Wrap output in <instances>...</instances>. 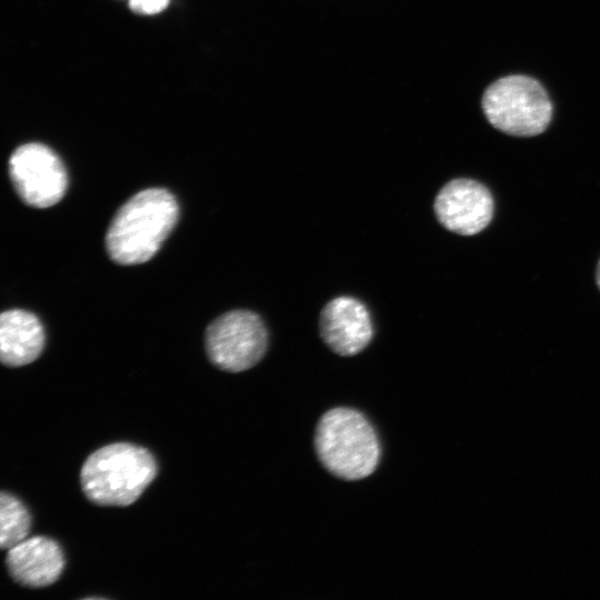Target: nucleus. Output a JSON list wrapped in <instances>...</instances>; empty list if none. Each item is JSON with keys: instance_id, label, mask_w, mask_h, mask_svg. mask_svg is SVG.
Listing matches in <instances>:
<instances>
[{"instance_id": "obj_2", "label": "nucleus", "mask_w": 600, "mask_h": 600, "mask_svg": "<svg viewBox=\"0 0 600 600\" xmlns=\"http://www.w3.org/2000/svg\"><path fill=\"white\" fill-rule=\"evenodd\" d=\"M158 472L146 448L128 442L104 446L84 461L80 481L86 497L102 507H126L139 499Z\"/></svg>"}, {"instance_id": "obj_8", "label": "nucleus", "mask_w": 600, "mask_h": 600, "mask_svg": "<svg viewBox=\"0 0 600 600\" xmlns=\"http://www.w3.org/2000/svg\"><path fill=\"white\" fill-rule=\"evenodd\" d=\"M319 329L324 343L342 357L359 353L373 337L367 307L358 299L347 296L337 297L323 307Z\"/></svg>"}, {"instance_id": "obj_3", "label": "nucleus", "mask_w": 600, "mask_h": 600, "mask_svg": "<svg viewBox=\"0 0 600 600\" xmlns=\"http://www.w3.org/2000/svg\"><path fill=\"white\" fill-rule=\"evenodd\" d=\"M314 447L322 466L331 474L348 481L373 473L381 456L371 423L360 412L343 407L333 408L321 417Z\"/></svg>"}, {"instance_id": "obj_4", "label": "nucleus", "mask_w": 600, "mask_h": 600, "mask_svg": "<svg viewBox=\"0 0 600 600\" xmlns=\"http://www.w3.org/2000/svg\"><path fill=\"white\" fill-rule=\"evenodd\" d=\"M482 109L498 130L518 137L542 133L552 117V104L539 81L527 76H508L490 84Z\"/></svg>"}, {"instance_id": "obj_10", "label": "nucleus", "mask_w": 600, "mask_h": 600, "mask_svg": "<svg viewBox=\"0 0 600 600\" xmlns=\"http://www.w3.org/2000/svg\"><path fill=\"white\" fill-rule=\"evenodd\" d=\"M42 323L33 313L11 309L0 317V359L8 367H21L34 361L44 347Z\"/></svg>"}, {"instance_id": "obj_11", "label": "nucleus", "mask_w": 600, "mask_h": 600, "mask_svg": "<svg viewBox=\"0 0 600 600\" xmlns=\"http://www.w3.org/2000/svg\"><path fill=\"white\" fill-rule=\"evenodd\" d=\"M31 517L24 504L14 496H0V546L10 549L24 540L30 531Z\"/></svg>"}, {"instance_id": "obj_5", "label": "nucleus", "mask_w": 600, "mask_h": 600, "mask_svg": "<svg viewBox=\"0 0 600 600\" xmlns=\"http://www.w3.org/2000/svg\"><path fill=\"white\" fill-rule=\"evenodd\" d=\"M268 347V331L262 319L250 310H232L212 321L206 330L210 361L228 372L256 366Z\"/></svg>"}, {"instance_id": "obj_1", "label": "nucleus", "mask_w": 600, "mask_h": 600, "mask_svg": "<svg viewBox=\"0 0 600 600\" xmlns=\"http://www.w3.org/2000/svg\"><path fill=\"white\" fill-rule=\"evenodd\" d=\"M179 206L174 196L161 188H150L131 197L114 214L106 248L112 261L122 266L150 260L174 228Z\"/></svg>"}, {"instance_id": "obj_6", "label": "nucleus", "mask_w": 600, "mask_h": 600, "mask_svg": "<svg viewBox=\"0 0 600 600\" xmlns=\"http://www.w3.org/2000/svg\"><path fill=\"white\" fill-rule=\"evenodd\" d=\"M17 193L29 206L48 208L66 193L68 177L60 158L47 146L32 142L18 147L9 160Z\"/></svg>"}, {"instance_id": "obj_9", "label": "nucleus", "mask_w": 600, "mask_h": 600, "mask_svg": "<svg viewBox=\"0 0 600 600\" xmlns=\"http://www.w3.org/2000/svg\"><path fill=\"white\" fill-rule=\"evenodd\" d=\"M60 546L48 537L26 538L8 549L6 564L21 586L42 588L54 583L64 569Z\"/></svg>"}, {"instance_id": "obj_12", "label": "nucleus", "mask_w": 600, "mask_h": 600, "mask_svg": "<svg viewBox=\"0 0 600 600\" xmlns=\"http://www.w3.org/2000/svg\"><path fill=\"white\" fill-rule=\"evenodd\" d=\"M132 11L142 14H156L166 9L169 0H128Z\"/></svg>"}, {"instance_id": "obj_7", "label": "nucleus", "mask_w": 600, "mask_h": 600, "mask_svg": "<svg viewBox=\"0 0 600 600\" xmlns=\"http://www.w3.org/2000/svg\"><path fill=\"white\" fill-rule=\"evenodd\" d=\"M438 221L449 231L473 236L482 231L493 217V198L486 186L467 178L446 183L434 204Z\"/></svg>"}, {"instance_id": "obj_13", "label": "nucleus", "mask_w": 600, "mask_h": 600, "mask_svg": "<svg viewBox=\"0 0 600 600\" xmlns=\"http://www.w3.org/2000/svg\"><path fill=\"white\" fill-rule=\"evenodd\" d=\"M597 284L600 289V260L598 262V266H597Z\"/></svg>"}]
</instances>
